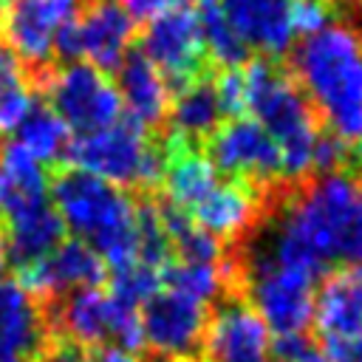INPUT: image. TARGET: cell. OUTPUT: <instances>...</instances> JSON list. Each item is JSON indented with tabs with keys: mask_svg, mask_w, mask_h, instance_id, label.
<instances>
[{
	"mask_svg": "<svg viewBox=\"0 0 362 362\" xmlns=\"http://www.w3.org/2000/svg\"><path fill=\"white\" fill-rule=\"evenodd\" d=\"M79 6L82 0H8L0 11V42L20 57L37 93L57 62V37L74 23Z\"/></svg>",
	"mask_w": 362,
	"mask_h": 362,
	"instance_id": "obj_9",
	"label": "cell"
},
{
	"mask_svg": "<svg viewBox=\"0 0 362 362\" xmlns=\"http://www.w3.org/2000/svg\"><path fill=\"white\" fill-rule=\"evenodd\" d=\"M221 105L215 99V88L206 79H192L187 85L178 88L175 96H170V127H173V139L175 141H201L206 136L215 133V127L221 124Z\"/></svg>",
	"mask_w": 362,
	"mask_h": 362,
	"instance_id": "obj_24",
	"label": "cell"
},
{
	"mask_svg": "<svg viewBox=\"0 0 362 362\" xmlns=\"http://www.w3.org/2000/svg\"><path fill=\"white\" fill-rule=\"evenodd\" d=\"M48 339L45 305L17 277H0V362H37Z\"/></svg>",
	"mask_w": 362,
	"mask_h": 362,
	"instance_id": "obj_16",
	"label": "cell"
},
{
	"mask_svg": "<svg viewBox=\"0 0 362 362\" xmlns=\"http://www.w3.org/2000/svg\"><path fill=\"white\" fill-rule=\"evenodd\" d=\"M348 156H354V161H356V164H362V136L351 141V147H348Z\"/></svg>",
	"mask_w": 362,
	"mask_h": 362,
	"instance_id": "obj_37",
	"label": "cell"
},
{
	"mask_svg": "<svg viewBox=\"0 0 362 362\" xmlns=\"http://www.w3.org/2000/svg\"><path fill=\"white\" fill-rule=\"evenodd\" d=\"M345 161H348V141H342L334 133H322L317 147H314V170L317 173L342 170Z\"/></svg>",
	"mask_w": 362,
	"mask_h": 362,
	"instance_id": "obj_34",
	"label": "cell"
},
{
	"mask_svg": "<svg viewBox=\"0 0 362 362\" xmlns=\"http://www.w3.org/2000/svg\"><path fill=\"white\" fill-rule=\"evenodd\" d=\"M141 57L158 68L170 85H187L201 76L204 68V40L192 8H175L147 20L141 34Z\"/></svg>",
	"mask_w": 362,
	"mask_h": 362,
	"instance_id": "obj_11",
	"label": "cell"
},
{
	"mask_svg": "<svg viewBox=\"0 0 362 362\" xmlns=\"http://www.w3.org/2000/svg\"><path fill=\"white\" fill-rule=\"evenodd\" d=\"M195 17H198V25H201L204 51H206L209 59H215L221 68H238L249 59V48L243 45L238 31L232 28V23L223 14L218 0H198Z\"/></svg>",
	"mask_w": 362,
	"mask_h": 362,
	"instance_id": "obj_28",
	"label": "cell"
},
{
	"mask_svg": "<svg viewBox=\"0 0 362 362\" xmlns=\"http://www.w3.org/2000/svg\"><path fill=\"white\" fill-rule=\"evenodd\" d=\"M209 161L238 181L269 184L280 178V153L272 136L252 116H232L209 136Z\"/></svg>",
	"mask_w": 362,
	"mask_h": 362,
	"instance_id": "obj_13",
	"label": "cell"
},
{
	"mask_svg": "<svg viewBox=\"0 0 362 362\" xmlns=\"http://www.w3.org/2000/svg\"><path fill=\"white\" fill-rule=\"evenodd\" d=\"M0 226L6 235V263L14 269V274L42 260L65 238V223L51 198L0 221Z\"/></svg>",
	"mask_w": 362,
	"mask_h": 362,
	"instance_id": "obj_21",
	"label": "cell"
},
{
	"mask_svg": "<svg viewBox=\"0 0 362 362\" xmlns=\"http://www.w3.org/2000/svg\"><path fill=\"white\" fill-rule=\"evenodd\" d=\"M116 90L122 99V113L141 127H156L170 110V82L153 68L141 51H130L116 68Z\"/></svg>",
	"mask_w": 362,
	"mask_h": 362,
	"instance_id": "obj_20",
	"label": "cell"
},
{
	"mask_svg": "<svg viewBox=\"0 0 362 362\" xmlns=\"http://www.w3.org/2000/svg\"><path fill=\"white\" fill-rule=\"evenodd\" d=\"M311 322H317L322 345L362 334V263L339 269L317 288Z\"/></svg>",
	"mask_w": 362,
	"mask_h": 362,
	"instance_id": "obj_18",
	"label": "cell"
},
{
	"mask_svg": "<svg viewBox=\"0 0 362 362\" xmlns=\"http://www.w3.org/2000/svg\"><path fill=\"white\" fill-rule=\"evenodd\" d=\"M161 362H201V359H192V356H164Z\"/></svg>",
	"mask_w": 362,
	"mask_h": 362,
	"instance_id": "obj_39",
	"label": "cell"
},
{
	"mask_svg": "<svg viewBox=\"0 0 362 362\" xmlns=\"http://www.w3.org/2000/svg\"><path fill=\"white\" fill-rule=\"evenodd\" d=\"M136 40V20L119 0H88L57 37L54 59H82L99 71H116Z\"/></svg>",
	"mask_w": 362,
	"mask_h": 362,
	"instance_id": "obj_10",
	"label": "cell"
},
{
	"mask_svg": "<svg viewBox=\"0 0 362 362\" xmlns=\"http://www.w3.org/2000/svg\"><path fill=\"white\" fill-rule=\"evenodd\" d=\"M11 133H14V141L25 153H31L40 164H59L71 144L68 124L51 110V105L42 96H34L25 116Z\"/></svg>",
	"mask_w": 362,
	"mask_h": 362,
	"instance_id": "obj_25",
	"label": "cell"
},
{
	"mask_svg": "<svg viewBox=\"0 0 362 362\" xmlns=\"http://www.w3.org/2000/svg\"><path fill=\"white\" fill-rule=\"evenodd\" d=\"M272 362H331V359L317 339H311L305 331H297V334H277V339L272 342Z\"/></svg>",
	"mask_w": 362,
	"mask_h": 362,
	"instance_id": "obj_31",
	"label": "cell"
},
{
	"mask_svg": "<svg viewBox=\"0 0 362 362\" xmlns=\"http://www.w3.org/2000/svg\"><path fill=\"white\" fill-rule=\"evenodd\" d=\"M161 288V269L133 260L127 266L113 269V280H110V294L119 297L122 303H130L136 308H141V303L156 294Z\"/></svg>",
	"mask_w": 362,
	"mask_h": 362,
	"instance_id": "obj_30",
	"label": "cell"
},
{
	"mask_svg": "<svg viewBox=\"0 0 362 362\" xmlns=\"http://www.w3.org/2000/svg\"><path fill=\"white\" fill-rule=\"evenodd\" d=\"M294 82L308 105L342 141L362 136V34L331 20L291 45Z\"/></svg>",
	"mask_w": 362,
	"mask_h": 362,
	"instance_id": "obj_1",
	"label": "cell"
},
{
	"mask_svg": "<svg viewBox=\"0 0 362 362\" xmlns=\"http://www.w3.org/2000/svg\"><path fill=\"white\" fill-rule=\"evenodd\" d=\"M51 110L68 124L71 133H90L122 119V99L107 71L90 62L74 59L54 65L40 85V93Z\"/></svg>",
	"mask_w": 362,
	"mask_h": 362,
	"instance_id": "obj_8",
	"label": "cell"
},
{
	"mask_svg": "<svg viewBox=\"0 0 362 362\" xmlns=\"http://www.w3.org/2000/svg\"><path fill=\"white\" fill-rule=\"evenodd\" d=\"M218 181L221 178H218L215 164L198 147L173 139V144L164 150V164H161L158 184L164 187L167 204L189 212Z\"/></svg>",
	"mask_w": 362,
	"mask_h": 362,
	"instance_id": "obj_22",
	"label": "cell"
},
{
	"mask_svg": "<svg viewBox=\"0 0 362 362\" xmlns=\"http://www.w3.org/2000/svg\"><path fill=\"white\" fill-rule=\"evenodd\" d=\"M48 173L17 141L0 144V221L48 201Z\"/></svg>",
	"mask_w": 362,
	"mask_h": 362,
	"instance_id": "obj_23",
	"label": "cell"
},
{
	"mask_svg": "<svg viewBox=\"0 0 362 362\" xmlns=\"http://www.w3.org/2000/svg\"><path fill=\"white\" fill-rule=\"evenodd\" d=\"M6 269V235H3V226H0V272Z\"/></svg>",
	"mask_w": 362,
	"mask_h": 362,
	"instance_id": "obj_38",
	"label": "cell"
},
{
	"mask_svg": "<svg viewBox=\"0 0 362 362\" xmlns=\"http://www.w3.org/2000/svg\"><path fill=\"white\" fill-rule=\"evenodd\" d=\"M6 3H8V0H0V11H3V6H6Z\"/></svg>",
	"mask_w": 362,
	"mask_h": 362,
	"instance_id": "obj_40",
	"label": "cell"
},
{
	"mask_svg": "<svg viewBox=\"0 0 362 362\" xmlns=\"http://www.w3.org/2000/svg\"><path fill=\"white\" fill-rule=\"evenodd\" d=\"M317 283V269L280 257L266 243H257L246 260L249 305L272 334H297L311 325Z\"/></svg>",
	"mask_w": 362,
	"mask_h": 362,
	"instance_id": "obj_5",
	"label": "cell"
},
{
	"mask_svg": "<svg viewBox=\"0 0 362 362\" xmlns=\"http://www.w3.org/2000/svg\"><path fill=\"white\" fill-rule=\"evenodd\" d=\"M206 308L209 305L161 286L139 308L144 348L156 351L158 356H192V351H198L204 342L209 320Z\"/></svg>",
	"mask_w": 362,
	"mask_h": 362,
	"instance_id": "obj_12",
	"label": "cell"
},
{
	"mask_svg": "<svg viewBox=\"0 0 362 362\" xmlns=\"http://www.w3.org/2000/svg\"><path fill=\"white\" fill-rule=\"evenodd\" d=\"M124 6V11L133 17V20H153L158 14H167V11H175V8H187L192 0H119Z\"/></svg>",
	"mask_w": 362,
	"mask_h": 362,
	"instance_id": "obj_35",
	"label": "cell"
},
{
	"mask_svg": "<svg viewBox=\"0 0 362 362\" xmlns=\"http://www.w3.org/2000/svg\"><path fill=\"white\" fill-rule=\"evenodd\" d=\"M48 195L65 232L93 246L105 266L139 260V204L122 187L68 164L57 167Z\"/></svg>",
	"mask_w": 362,
	"mask_h": 362,
	"instance_id": "obj_3",
	"label": "cell"
},
{
	"mask_svg": "<svg viewBox=\"0 0 362 362\" xmlns=\"http://www.w3.org/2000/svg\"><path fill=\"white\" fill-rule=\"evenodd\" d=\"M272 331L246 300H226L206 320L204 351L209 362H272Z\"/></svg>",
	"mask_w": 362,
	"mask_h": 362,
	"instance_id": "obj_15",
	"label": "cell"
},
{
	"mask_svg": "<svg viewBox=\"0 0 362 362\" xmlns=\"http://www.w3.org/2000/svg\"><path fill=\"white\" fill-rule=\"evenodd\" d=\"M232 28L249 51L263 57H283L291 51L294 31V0H218Z\"/></svg>",
	"mask_w": 362,
	"mask_h": 362,
	"instance_id": "obj_17",
	"label": "cell"
},
{
	"mask_svg": "<svg viewBox=\"0 0 362 362\" xmlns=\"http://www.w3.org/2000/svg\"><path fill=\"white\" fill-rule=\"evenodd\" d=\"M34 96L37 88L31 74L25 71L20 57L6 42H0V139L20 124Z\"/></svg>",
	"mask_w": 362,
	"mask_h": 362,
	"instance_id": "obj_27",
	"label": "cell"
},
{
	"mask_svg": "<svg viewBox=\"0 0 362 362\" xmlns=\"http://www.w3.org/2000/svg\"><path fill=\"white\" fill-rule=\"evenodd\" d=\"M257 209H260V198L255 187L229 178V181H218L187 215L215 240H235L243 232H249V226L257 218Z\"/></svg>",
	"mask_w": 362,
	"mask_h": 362,
	"instance_id": "obj_19",
	"label": "cell"
},
{
	"mask_svg": "<svg viewBox=\"0 0 362 362\" xmlns=\"http://www.w3.org/2000/svg\"><path fill=\"white\" fill-rule=\"evenodd\" d=\"M274 229L322 269L362 263V181L348 170L317 173L286 204Z\"/></svg>",
	"mask_w": 362,
	"mask_h": 362,
	"instance_id": "obj_2",
	"label": "cell"
},
{
	"mask_svg": "<svg viewBox=\"0 0 362 362\" xmlns=\"http://www.w3.org/2000/svg\"><path fill=\"white\" fill-rule=\"evenodd\" d=\"M45 317L54 337L71 339L88 351L99 345H122L130 351H141V317L139 308L130 303H122L110 291H102L99 286L76 288L68 294H59L54 300H45Z\"/></svg>",
	"mask_w": 362,
	"mask_h": 362,
	"instance_id": "obj_7",
	"label": "cell"
},
{
	"mask_svg": "<svg viewBox=\"0 0 362 362\" xmlns=\"http://www.w3.org/2000/svg\"><path fill=\"white\" fill-rule=\"evenodd\" d=\"M212 88H215V99H218L223 116H246V76H243V65L223 68V74L212 82Z\"/></svg>",
	"mask_w": 362,
	"mask_h": 362,
	"instance_id": "obj_32",
	"label": "cell"
},
{
	"mask_svg": "<svg viewBox=\"0 0 362 362\" xmlns=\"http://www.w3.org/2000/svg\"><path fill=\"white\" fill-rule=\"evenodd\" d=\"M246 113L272 136L280 153V178L297 181L314 170V147L322 136L314 107L294 82L269 62H243Z\"/></svg>",
	"mask_w": 362,
	"mask_h": 362,
	"instance_id": "obj_4",
	"label": "cell"
},
{
	"mask_svg": "<svg viewBox=\"0 0 362 362\" xmlns=\"http://www.w3.org/2000/svg\"><path fill=\"white\" fill-rule=\"evenodd\" d=\"M90 362H144V359H141V351H130V348L107 342L90 354Z\"/></svg>",
	"mask_w": 362,
	"mask_h": 362,
	"instance_id": "obj_36",
	"label": "cell"
},
{
	"mask_svg": "<svg viewBox=\"0 0 362 362\" xmlns=\"http://www.w3.org/2000/svg\"><path fill=\"white\" fill-rule=\"evenodd\" d=\"M229 283V269L215 260V263H204V260H167V266L161 269V286L170 291H178L201 305L215 303L223 288Z\"/></svg>",
	"mask_w": 362,
	"mask_h": 362,
	"instance_id": "obj_26",
	"label": "cell"
},
{
	"mask_svg": "<svg viewBox=\"0 0 362 362\" xmlns=\"http://www.w3.org/2000/svg\"><path fill=\"white\" fill-rule=\"evenodd\" d=\"M356 3H362V0H356Z\"/></svg>",
	"mask_w": 362,
	"mask_h": 362,
	"instance_id": "obj_41",
	"label": "cell"
},
{
	"mask_svg": "<svg viewBox=\"0 0 362 362\" xmlns=\"http://www.w3.org/2000/svg\"><path fill=\"white\" fill-rule=\"evenodd\" d=\"M105 260L79 238H62L42 260L17 274V280L40 300H54L59 294L90 288L105 280Z\"/></svg>",
	"mask_w": 362,
	"mask_h": 362,
	"instance_id": "obj_14",
	"label": "cell"
},
{
	"mask_svg": "<svg viewBox=\"0 0 362 362\" xmlns=\"http://www.w3.org/2000/svg\"><path fill=\"white\" fill-rule=\"evenodd\" d=\"M65 158L71 161V167H79L122 189L156 187L164 164V153L153 147L147 127L136 124L127 116L71 139Z\"/></svg>",
	"mask_w": 362,
	"mask_h": 362,
	"instance_id": "obj_6",
	"label": "cell"
},
{
	"mask_svg": "<svg viewBox=\"0 0 362 362\" xmlns=\"http://www.w3.org/2000/svg\"><path fill=\"white\" fill-rule=\"evenodd\" d=\"M331 23V11L325 0H294V31L297 37L314 34Z\"/></svg>",
	"mask_w": 362,
	"mask_h": 362,
	"instance_id": "obj_33",
	"label": "cell"
},
{
	"mask_svg": "<svg viewBox=\"0 0 362 362\" xmlns=\"http://www.w3.org/2000/svg\"><path fill=\"white\" fill-rule=\"evenodd\" d=\"M158 215H161V223L170 240V252H175L178 260H204V263L221 260V240L204 232L184 209L173 204H161Z\"/></svg>",
	"mask_w": 362,
	"mask_h": 362,
	"instance_id": "obj_29",
	"label": "cell"
}]
</instances>
